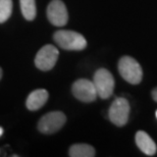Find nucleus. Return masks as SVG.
<instances>
[{"label": "nucleus", "mask_w": 157, "mask_h": 157, "mask_svg": "<svg viewBox=\"0 0 157 157\" xmlns=\"http://www.w3.org/2000/svg\"><path fill=\"white\" fill-rule=\"evenodd\" d=\"M94 86L96 88L97 95L102 99L109 98L114 90V78L113 76L106 68H99L93 78Z\"/></svg>", "instance_id": "7ed1b4c3"}, {"label": "nucleus", "mask_w": 157, "mask_h": 157, "mask_svg": "<svg viewBox=\"0 0 157 157\" xmlns=\"http://www.w3.org/2000/svg\"><path fill=\"white\" fill-rule=\"evenodd\" d=\"M118 71L121 78L132 85H138L142 82V67L139 62L131 56H122L119 59Z\"/></svg>", "instance_id": "f03ea898"}, {"label": "nucleus", "mask_w": 157, "mask_h": 157, "mask_svg": "<svg viewBox=\"0 0 157 157\" xmlns=\"http://www.w3.org/2000/svg\"><path fill=\"white\" fill-rule=\"evenodd\" d=\"M21 9L24 17L27 21H33L36 17L37 7L35 0H20Z\"/></svg>", "instance_id": "f8f14e48"}, {"label": "nucleus", "mask_w": 157, "mask_h": 157, "mask_svg": "<svg viewBox=\"0 0 157 157\" xmlns=\"http://www.w3.org/2000/svg\"><path fill=\"white\" fill-rule=\"evenodd\" d=\"M136 144L144 154L153 156L157 151V146L153 139L146 132L139 131L136 134Z\"/></svg>", "instance_id": "1a4fd4ad"}, {"label": "nucleus", "mask_w": 157, "mask_h": 157, "mask_svg": "<svg viewBox=\"0 0 157 157\" xmlns=\"http://www.w3.org/2000/svg\"><path fill=\"white\" fill-rule=\"evenodd\" d=\"M67 122V117L61 111H51L40 118L38 128L42 134L50 135L58 132Z\"/></svg>", "instance_id": "39448f33"}, {"label": "nucleus", "mask_w": 157, "mask_h": 157, "mask_svg": "<svg viewBox=\"0 0 157 157\" xmlns=\"http://www.w3.org/2000/svg\"><path fill=\"white\" fill-rule=\"evenodd\" d=\"M47 17L53 26H65L68 21L67 6L61 0H52L47 7Z\"/></svg>", "instance_id": "6e6552de"}, {"label": "nucleus", "mask_w": 157, "mask_h": 157, "mask_svg": "<svg viewBox=\"0 0 157 157\" xmlns=\"http://www.w3.org/2000/svg\"><path fill=\"white\" fill-rule=\"evenodd\" d=\"M1 78H2V70H1V67H0V80H1Z\"/></svg>", "instance_id": "dca6fc26"}, {"label": "nucleus", "mask_w": 157, "mask_h": 157, "mask_svg": "<svg viewBox=\"0 0 157 157\" xmlns=\"http://www.w3.org/2000/svg\"><path fill=\"white\" fill-rule=\"evenodd\" d=\"M55 43L65 50H83L87 47V41L80 33L71 30H60L53 35Z\"/></svg>", "instance_id": "f257e3e1"}, {"label": "nucleus", "mask_w": 157, "mask_h": 157, "mask_svg": "<svg viewBox=\"0 0 157 157\" xmlns=\"http://www.w3.org/2000/svg\"><path fill=\"white\" fill-rule=\"evenodd\" d=\"M152 98L155 102H157V88H154L152 91Z\"/></svg>", "instance_id": "4468645a"}, {"label": "nucleus", "mask_w": 157, "mask_h": 157, "mask_svg": "<svg viewBox=\"0 0 157 157\" xmlns=\"http://www.w3.org/2000/svg\"><path fill=\"white\" fill-rule=\"evenodd\" d=\"M74 96L78 100L85 103H90L95 101L97 98V91L94 86L93 81L87 78H80L73 84L71 87Z\"/></svg>", "instance_id": "0eeeda50"}, {"label": "nucleus", "mask_w": 157, "mask_h": 157, "mask_svg": "<svg viewBox=\"0 0 157 157\" xmlns=\"http://www.w3.org/2000/svg\"><path fill=\"white\" fill-rule=\"evenodd\" d=\"M155 115H156V118H157V110H156V112H155Z\"/></svg>", "instance_id": "f3484780"}, {"label": "nucleus", "mask_w": 157, "mask_h": 157, "mask_svg": "<svg viewBox=\"0 0 157 157\" xmlns=\"http://www.w3.org/2000/svg\"><path fill=\"white\" fill-rule=\"evenodd\" d=\"M12 12V0H0V24L10 17Z\"/></svg>", "instance_id": "ddd939ff"}, {"label": "nucleus", "mask_w": 157, "mask_h": 157, "mask_svg": "<svg viewBox=\"0 0 157 157\" xmlns=\"http://www.w3.org/2000/svg\"><path fill=\"white\" fill-rule=\"evenodd\" d=\"M48 97L49 94L45 89H38L33 91L27 98V108L31 111L38 110L41 107H43L44 104L47 102Z\"/></svg>", "instance_id": "9d476101"}, {"label": "nucleus", "mask_w": 157, "mask_h": 157, "mask_svg": "<svg viewBox=\"0 0 157 157\" xmlns=\"http://www.w3.org/2000/svg\"><path fill=\"white\" fill-rule=\"evenodd\" d=\"M2 135H3V128H2L1 127H0V137H1Z\"/></svg>", "instance_id": "2eb2a0df"}, {"label": "nucleus", "mask_w": 157, "mask_h": 157, "mask_svg": "<svg viewBox=\"0 0 157 157\" xmlns=\"http://www.w3.org/2000/svg\"><path fill=\"white\" fill-rule=\"evenodd\" d=\"M95 154V149L88 144H75L68 151L71 157H93Z\"/></svg>", "instance_id": "9b49d317"}, {"label": "nucleus", "mask_w": 157, "mask_h": 157, "mask_svg": "<svg viewBox=\"0 0 157 157\" xmlns=\"http://www.w3.org/2000/svg\"><path fill=\"white\" fill-rule=\"evenodd\" d=\"M130 103L124 97H118L109 107L108 117L113 124L124 127L127 124L130 117Z\"/></svg>", "instance_id": "20e7f679"}, {"label": "nucleus", "mask_w": 157, "mask_h": 157, "mask_svg": "<svg viewBox=\"0 0 157 157\" xmlns=\"http://www.w3.org/2000/svg\"><path fill=\"white\" fill-rule=\"evenodd\" d=\"M59 51L55 46L45 45L41 48L35 57V65L40 71H47L54 67L58 59Z\"/></svg>", "instance_id": "423d86ee"}]
</instances>
